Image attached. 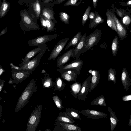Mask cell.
Wrapping results in <instances>:
<instances>
[{
    "instance_id": "obj_36",
    "label": "cell",
    "mask_w": 131,
    "mask_h": 131,
    "mask_svg": "<svg viewBox=\"0 0 131 131\" xmlns=\"http://www.w3.org/2000/svg\"><path fill=\"white\" fill-rule=\"evenodd\" d=\"M59 16L62 22L67 24H69V16L67 13L64 12H60L59 13Z\"/></svg>"
},
{
    "instance_id": "obj_39",
    "label": "cell",
    "mask_w": 131,
    "mask_h": 131,
    "mask_svg": "<svg viewBox=\"0 0 131 131\" xmlns=\"http://www.w3.org/2000/svg\"><path fill=\"white\" fill-rule=\"evenodd\" d=\"M79 0H69L64 4V6H77L79 5L77 2Z\"/></svg>"
},
{
    "instance_id": "obj_30",
    "label": "cell",
    "mask_w": 131,
    "mask_h": 131,
    "mask_svg": "<svg viewBox=\"0 0 131 131\" xmlns=\"http://www.w3.org/2000/svg\"><path fill=\"white\" fill-rule=\"evenodd\" d=\"M42 81L43 86L46 87L52 88L55 84V82H53L52 78L49 77L47 75H45Z\"/></svg>"
},
{
    "instance_id": "obj_15",
    "label": "cell",
    "mask_w": 131,
    "mask_h": 131,
    "mask_svg": "<svg viewBox=\"0 0 131 131\" xmlns=\"http://www.w3.org/2000/svg\"><path fill=\"white\" fill-rule=\"evenodd\" d=\"M110 12V15L115 22L117 31V34L120 40H122L126 37L127 32L126 30L120 22L115 15L111 12Z\"/></svg>"
},
{
    "instance_id": "obj_2",
    "label": "cell",
    "mask_w": 131,
    "mask_h": 131,
    "mask_svg": "<svg viewBox=\"0 0 131 131\" xmlns=\"http://www.w3.org/2000/svg\"><path fill=\"white\" fill-rule=\"evenodd\" d=\"M42 106L41 104L34 108L28 119L26 131H35L39 123Z\"/></svg>"
},
{
    "instance_id": "obj_6",
    "label": "cell",
    "mask_w": 131,
    "mask_h": 131,
    "mask_svg": "<svg viewBox=\"0 0 131 131\" xmlns=\"http://www.w3.org/2000/svg\"><path fill=\"white\" fill-rule=\"evenodd\" d=\"M58 36V35L57 34H55L38 36L35 39L29 40L28 42V45L34 47L45 44L50 41L56 39Z\"/></svg>"
},
{
    "instance_id": "obj_21",
    "label": "cell",
    "mask_w": 131,
    "mask_h": 131,
    "mask_svg": "<svg viewBox=\"0 0 131 131\" xmlns=\"http://www.w3.org/2000/svg\"><path fill=\"white\" fill-rule=\"evenodd\" d=\"M108 110L110 113V121L111 130L113 131L116 127L119 120L116 117L114 112L109 106L108 107Z\"/></svg>"
},
{
    "instance_id": "obj_5",
    "label": "cell",
    "mask_w": 131,
    "mask_h": 131,
    "mask_svg": "<svg viewBox=\"0 0 131 131\" xmlns=\"http://www.w3.org/2000/svg\"><path fill=\"white\" fill-rule=\"evenodd\" d=\"M101 30L96 29L86 37L85 39V51L97 44L101 40Z\"/></svg>"
},
{
    "instance_id": "obj_46",
    "label": "cell",
    "mask_w": 131,
    "mask_h": 131,
    "mask_svg": "<svg viewBox=\"0 0 131 131\" xmlns=\"http://www.w3.org/2000/svg\"><path fill=\"white\" fill-rule=\"evenodd\" d=\"M98 1V0H93V6L95 8H96L97 6Z\"/></svg>"
},
{
    "instance_id": "obj_32",
    "label": "cell",
    "mask_w": 131,
    "mask_h": 131,
    "mask_svg": "<svg viewBox=\"0 0 131 131\" xmlns=\"http://www.w3.org/2000/svg\"><path fill=\"white\" fill-rule=\"evenodd\" d=\"M116 71L114 69L110 68L108 70V80L109 81H112L114 84L116 82Z\"/></svg>"
},
{
    "instance_id": "obj_47",
    "label": "cell",
    "mask_w": 131,
    "mask_h": 131,
    "mask_svg": "<svg viewBox=\"0 0 131 131\" xmlns=\"http://www.w3.org/2000/svg\"><path fill=\"white\" fill-rule=\"evenodd\" d=\"M5 70L3 68L1 65H0V76L5 72Z\"/></svg>"
},
{
    "instance_id": "obj_31",
    "label": "cell",
    "mask_w": 131,
    "mask_h": 131,
    "mask_svg": "<svg viewBox=\"0 0 131 131\" xmlns=\"http://www.w3.org/2000/svg\"><path fill=\"white\" fill-rule=\"evenodd\" d=\"M42 14L44 17L48 19L51 20L54 19L53 12L49 8H44L42 10Z\"/></svg>"
},
{
    "instance_id": "obj_7",
    "label": "cell",
    "mask_w": 131,
    "mask_h": 131,
    "mask_svg": "<svg viewBox=\"0 0 131 131\" xmlns=\"http://www.w3.org/2000/svg\"><path fill=\"white\" fill-rule=\"evenodd\" d=\"M47 49L39 53L33 59L29 60L25 64L19 67V70L34 71L39 64L40 60Z\"/></svg>"
},
{
    "instance_id": "obj_11",
    "label": "cell",
    "mask_w": 131,
    "mask_h": 131,
    "mask_svg": "<svg viewBox=\"0 0 131 131\" xmlns=\"http://www.w3.org/2000/svg\"><path fill=\"white\" fill-rule=\"evenodd\" d=\"M69 39V37L66 38L65 39L60 40L57 42L53 49L48 58V61H50L52 59L53 60L55 59L64 48Z\"/></svg>"
},
{
    "instance_id": "obj_3",
    "label": "cell",
    "mask_w": 131,
    "mask_h": 131,
    "mask_svg": "<svg viewBox=\"0 0 131 131\" xmlns=\"http://www.w3.org/2000/svg\"><path fill=\"white\" fill-rule=\"evenodd\" d=\"M12 75L13 79V83L19 84L31 74L33 71L27 70H19L13 68H11Z\"/></svg>"
},
{
    "instance_id": "obj_26",
    "label": "cell",
    "mask_w": 131,
    "mask_h": 131,
    "mask_svg": "<svg viewBox=\"0 0 131 131\" xmlns=\"http://www.w3.org/2000/svg\"><path fill=\"white\" fill-rule=\"evenodd\" d=\"M82 84L75 82L70 86L71 94L74 97H77L78 94L80 90Z\"/></svg>"
},
{
    "instance_id": "obj_14",
    "label": "cell",
    "mask_w": 131,
    "mask_h": 131,
    "mask_svg": "<svg viewBox=\"0 0 131 131\" xmlns=\"http://www.w3.org/2000/svg\"><path fill=\"white\" fill-rule=\"evenodd\" d=\"M75 48L70 49L59 57L56 63V67L59 68L63 67L70 59L73 54Z\"/></svg>"
},
{
    "instance_id": "obj_34",
    "label": "cell",
    "mask_w": 131,
    "mask_h": 131,
    "mask_svg": "<svg viewBox=\"0 0 131 131\" xmlns=\"http://www.w3.org/2000/svg\"><path fill=\"white\" fill-rule=\"evenodd\" d=\"M9 7L8 3L5 1L3 2L0 10V17H2L5 15Z\"/></svg>"
},
{
    "instance_id": "obj_42",
    "label": "cell",
    "mask_w": 131,
    "mask_h": 131,
    "mask_svg": "<svg viewBox=\"0 0 131 131\" xmlns=\"http://www.w3.org/2000/svg\"><path fill=\"white\" fill-rule=\"evenodd\" d=\"M40 21L42 26L44 28H47V23L46 20L42 16L40 17Z\"/></svg>"
},
{
    "instance_id": "obj_48",
    "label": "cell",
    "mask_w": 131,
    "mask_h": 131,
    "mask_svg": "<svg viewBox=\"0 0 131 131\" xmlns=\"http://www.w3.org/2000/svg\"><path fill=\"white\" fill-rule=\"evenodd\" d=\"M128 125L130 126H131V115H130V119L129 121Z\"/></svg>"
},
{
    "instance_id": "obj_49",
    "label": "cell",
    "mask_w": 131,
    "mask_h": 131,
    "mask_svg": "<svg viewBox=\"0 0 131 131\" xmlns=\"http://www.w3.org/2000/svg\"><path fill=\"white\" fill-rule=\"evenodd\" d=\"M52 0H44V3L45 4H46L51 1Z\"/></svg>"
},
{
    "instance_id": "obj_35",
    "label": "cell",
    "mask_w": 131,
    "mask_h": 131,
    "mask_svg": "<svg viewBox=\"0 0 131 131\" xmlns=\"http://www.w3.org/2000/svg\"><path fill=\"white\" fill-rule=\"evenodd\" d=\"M47 23V31L48 32L50 31H52L55 29L54 26L55 24L51 20L48 19L46 17H44Z\"/></svg>"
},
{
    "instance_id": "obj_43",
    "label": "cell",
    "mask_w": 131,
    "mask_h": 131,
    "mask_svg": "<svg viewBox=\"0 0 131 131\" xmlns=\"http://www.w3.org/2000/svg\"><path fill=\"white\" fill-rule=\"evenodd\" d=\"M95 17V14L94 13L91 12L89 15V18L90 20H93Z\"/></svg>"
},
{
    "instance_id": "obj_28",
    "label": "cell",
    "mask_w": 131,
    "mask_h": 131,
    "mask_svg": "<svg viewBox=\"0 0 131 131\" xmlns=\"http://www.w3.org/2000/svg\"><path fill=\"white\" fill-rule=\"evenodd\" d=\"M118 36L116 35L113 40L111 45L112 53L113 57L117 55L118 49Z\"/></svg>"
},
{
    "instance_id": "obj_9",
    "label": "cell",
    "mask_w": 131,
    "mask_h": 131,
    "mask_svg": "<svg viewBox=\"0 0 131 131\" xmlns=\"http://www.w3.org/2000/svg\"><path fill=\"white\" fill-rule=\"evenodd\" d=\"M91 78V75H89L82 84L77 97L79 100L85 101L87 98V95L89 92Z\"/></svg>"
},
{
    "instance_id": "obj_19",
    "label": "cell",
    "mask_w": 131,
    "mask_h": 131,
    "mask_svg": "<svg viewBox=\"0 0 131 131\" xmlns=\"http://www.w3.org/2000/svg\"><path fill=\"white\" fill-rule=\"evenodd\" d=\"M89 92H92L97 86L100 78V75L98 71L94 70L92 72Z\"/></svg>"
},
{
    "instance_id": "obj_23",
    "label": "cell",
    "mask_w": 131,
    "mask_h": 131,
    "mask_svg": "<svg viewBox=\"0 0 131 131\" xmlns=\"http://www.w3.org/2000/svg\"><path fill=\"white\" fill-rule=\"evenodd\" d=\"M65 112L69 117L73 119L81 120L80 113L77 110L73 108H67L66 109Z\"/></svg>"
},
{
    "instance_id": "obj_12",
    "label": "cell",
    "mask_w": 131,
    "mask_h": 131,
    "mask_svg": "<svg viewBox=\"0 0 131 131\" xmlns=\"http://www.w3.org/2000/svg\"><path fill=\"white\" fill-rule=\"evenodd\" d=\"M86 37V33H84L82 35L79 42L75 48L73 54L72 58L76 57L78 58L81 54L84 53L86 52L85 39Z\"/></svg>"
},
{
    "instance_id": "obj_38",
    "label": "cell",
    "mask_w": 131,
    "mask_h": 131,
    "mask_svg": "<svg viewBox=\"0 0 131 131\" xmlns=\"http://www.w3.org/2000/svg\"><path fill=\"white\" fill-rule=\"evenodd\" d=\"M52 99L58 108L60 109L63 108L62 101L61 99L57 96L56 95L52 97Z\"/></svg>"
},
{
    "instance_id": "obj_10",
    "label": "cell",
    "mask_w": 131,
    "mask_h": 131,
    "mask_svg": "<svg viewBox=\"0 0 131 131\" xmlns=\"http://www.w3.org/2000/svg\"><path fill=\"white\" fill-rule=\"evenodd\" d=\"M80 113L86 116L87 118L95 120L98 119H104L107 116L105 113L94 110L88 109H83L79 111Z\"/></svg>"
},
{
    "instance_id": "obj_52",
    "label": "cell",
    "mask_w": 131,
    "mask_h": 131,
    "mask_svg": "<svg viewBox=\"0 0 131 131\" xmlns=\"http://www.w3.org/2000/svg\"><path fill=\"white\" fill-rule=\"evenodd\" d=\"M128 5H131V0L129 1L127 4Z\"/></svg>"
},
{
    "instance_id": "obj_16",
    "label": "cell",
    "mask_w": 131,
    "mask_h": 131,
    "mask_svg": "<svg viewBox=\"0 0 131 131\" xmlns=\"http://www.w3.org/2000/svg\"><path fill=\"white\" fill-rule=\"evenodd\" d=\"M60 77L68 81L76 82L77 78V74L75 71L71 70H66L59 71Z\"/></svg>"
},
{
    "instance_id": "obj_33",
    "label": "cell",
    "mask_w": 131,
    "mask_h": 131,
    "mask_svg": "<svg viewBox=\"0 0 131 131\" xmlns=\"http://www.w3.org/2000/svg\"><path fill=\"white\" fill-rule=\"evenodd\" d=\"M33 7L36 17H38L41 13V7L39 2L38 0H36L33 3Z\"/></svg>"
},
{
    "instance_id": "obj_29",
    "label": "cell",
    "mask_w": 131,
    "mask_h": 131,
    "mask_svg": "<svg viewBox=\"0 0 131 131\" xmlns=\"http://www.w3.org/2000/svg\"><path fill=\"white\" fill-rule=\"evenodd\" d=\"M66 85L65 82L60 78H58L55 82L54 90L61 91L64 88Z\"/></svg>"
},
{
    "instance_id": "obj_27",
    "label": "cell",
    "mask_w": 131,
    "mask_h": 131,
    "mask_svg": "<svg viewBox=\"0 0 131 131\" xmlns=\"http://www.w3.org/2000/svg\"><path fill=\"white\" fill-rule=\"evenodd\" d=\"M106 15L107 18V23L108 26L117 33V30L115 21L110 15V12L107 10L106 13Z\"/></svg>"
},
{
    "instance_id": "obj_20",
    "label": "cell",
    "mask_w": 131,
    "mask_h": 131,
    "mask_svg": "<svg viewBox=\"0 0 131 131\" xmlns=\"http://www.w3.org/2000/svg\"><path fill=\"white\" fill-rule=\"evenodd\" d=\"M55 120L57 121L72 124H74L75 123L74 119L69 117L65 112H60Z\"/></svg>"
},
{
    "instance_id": "obj_1",
    "label": "cell",
    "mask_w": 131,
    "mask_h": 131,
    "mask_svg": "<svg viewBox=\"0 0 131 131\" xmlns=\"http://www.w3.org/2000/svg\"><path fill=\"white\" fill-rule=\"evenodd\" d=\"M36 81L32 79L23 92L19 98L14 110L17 112L22 109L29 102V100L36 90Z\"/></svg>"
},
{
    "instance_id": "obj_51",
    "label": "cell",
    "mask_w": 131,
    "mask_h": 131,
    "mask_svg": "<svg viewBox=\"0 0 131 131\" xmlns=\"http://www.w3.org/2000/svg\"><path fill=\"white\" fill-rule=\"evenodd\" d=\"M2 110V106H1V104H0V118H1V116Z\"/></svg>"
},
{
    "instance_id": "obj_44",
    "label": "cell",
    "mask_w": 131,
    "mask_h": 131,
    "mask_svg": "<svg viewBox=\"0 0 131 131\" xmlns=\"http://www.w3.org/2000/svg\"><path fill=\"white\" fill-rule=\"evenodd\" d=\"M5 81L3 80L0 79V92L1 91L4 86Z\"/></svg>"
},
{
    "instance_id": "obj_4",
    "label": "cell",
    "mask_w": 131,
    "mask_h": 131,
    "mask_svg": "<svg viewBox=\"0 0 131 131\" xmlns=\"http://www.w3.org/2000/svg\"><path fill=\"white\" fill-rule=\"evenodd\" d=\"M21 19L23 24L21 26L22 30L28 32L32 30H40L39 26L33 21L27 13L23 12L21 13Z\"/></svg>"
},
{
    "instance_id": "obj_40",
    "label": "cell",
    "mask_w": 131,
    "mask_h": 131,
    "mask_svg": "<svg viewBox=\"0 0 131 131\" xmlns=\"http://www.w3.org/2000/svg\"><path fill=\"white\" fill-rule=\"evenodd\" d=\"M122 22L126 25H129L131 22V18L128 15H126L123 17Z\"/></svg>"
},
{
    "instance_id": "obj_13",
    "label": "cell",
    "mask_w": 131,
    "mask_h": 131,
    "mask_svg": "<svg viewBox=\"0 0 131 131\" xmlns=\"http://www.w3.org/2000/svg\"><path fill=\"white\" fill-rule=\"evenodd\" d=\"M47 49V45L45 44H43L38 46L36 48L30 51L26 55L21 63L19 65V67L26 64L35 55Z\"/></svg>"
},
{
    "instance_id": "obj_50",
    "label": "cell",
    "mask_w": 131,
    "mask_h": 131,
    "mask_svg": "<svg viewBox=\"0 0 131 131\" xmlns=\"http://www.w3.org/2000/svg\"><path fill=\"white\" fill-rule=\"evenodd\" d=\"M65 0H58V3H62L63 2L65 1Z\"/></svg>"
},
{
    "instance_id": "obj_25",
    "label": "cell",
    "mask_w": 131,
    "mask_h": 131,
    "mask_svg": "<svg viewBox=\"0 0 131 131\" xmlns=\"http://www.w3.org/2000/svg\"><path fill=\"white\" fill-rule=\"evenodd\" d=\"M91 104L93 105L102 106H106L107 105L105 98L103 95L99 96L93 100L91 102Z\"/></svg>"
},
{
    "instance_id": "obj_24",
    "label": "cell",
    "mask_w": 131,
    "mask_h": 131,
    "mask_svg": "<svg viewBox=\"0 0 131 131\" xmlns=\"http://www.w3.org/2000/svg\"><path fill=\"white\" fill-rule=\"evenodd\" d=\"M95 17L92 20H90V23L89 26V28L92 29L96 27L98 24L103 23L104 22V20L98 14V12H96Z\"/></svg>"
},
{
    "instance_id": "obj_22",
    "label": "cell",
    "mask_w": 131,
    "mask_h": 131,
    "mask_svg": "<svg viewBox=\"0 0 131 131\" xmlns=\"http://www.w3.org/2000/svg\"><path fill=\"white\" fill-rule=\"evenodd\" d=\"M81 32H78L72 38L66 46L65 50L68 49L71 46H76L79 42L82 36Z\"/></svg>"
},
{
    "instance_id": "obj_45",
    "label": "cell",
    "mask_w": 131,
    "mask_h": 131,
    "mask_svg": "<svg viewBox=\"0 0 131 131\" xmlns=\"http://www.w3.org/2000/svg\"><path fill=\"white\" fill-rule=\"evenodd\" d=\"M7 28L6 27L4 28L0 33V36H1L2 35L5 34L7 31Z\"/></svg>"
},
{
    "instance_id": "obj_41",
    "label": "cell",
    "mask_w": 131,
    "mask_h": 131,
    "mask_svg": "<svg viewBox=\"0 0 131 131\" xmlns=\"http://www.w3.org/2000/svg\"><path fill=\"white\" fill-rule=\"evenodd\" d=\"M122 100L125 101H128L131 100V94L123 96L122 97Z\"/></svg>"
},
{
    "instance_id": "obj_37",
    "label": "cell",
    "mask_w": 131,
    "mask_h": 131,
    "mask_svg": "<svg viewBox=\"0 0 131 131\" xmlns=\"http://www.w3.org/2000/svg\"><path fill=\"white\" fill-rule=\"evenodd\" d=\"M90 9V6H89L83 16L82 19V26H83L85 24L88 20L89 16Z\"/></svg>"
},
{
    "instance_id": "obj_8",
    "label": "cell",
    "mask_w": 131,
    "mask_h": 131,
    "mask_svg": "<svg viewBox=\"0 0 131 131\" xmlns=\"http://www.w3.org/2000/svg\"><path fill=\"white\" fill-rule=\"evenodd\" d=\"M83 64V61L79 58H77L71 63L59 68L57 71H60L66 70H71L76 71L78 75L80 74Z\"/></svg>"
},
{
    "instance_id": "obj_18",
    "label": "cell",
    "mask_w": 131,
    "mask_h": 131,
    "mask_svg": "<svg viewBox=\"0 0 131 131\" xmlns=\"http://www.w3.org/2000/svg\"><path fill=\"white\" fill-rule=\"evenodd\" d=\"M56 125L61 126L63 128L64 131H82L79 127L74 124L63 123L56 121L55 122Z\"/></svg>"
},
{
    "instance_id": "obj_17",
    "label": "cell",
    "mask_w": 131,
    "mask_h": 131,
    "mask_svg": "<svg viewBox=\"0 0 131 131\" xmlns=\"http://www.w3.org/2000/svg\"><path fill=\"white\" fill-rule=\"evenodd\" d=\"M121 81L124 89L126 91L128 90L131 86V79L129 74L125 68L122 70Z\"/></svg>"
}]
</instances>
